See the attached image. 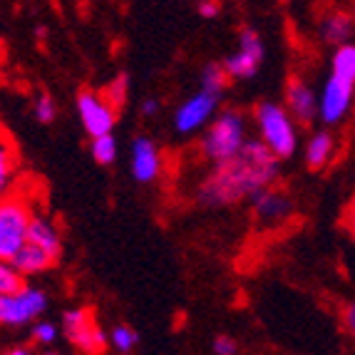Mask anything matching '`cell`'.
<instances>
[{"mask_svg":"<svg viewBox=\"0 0 355 355\" xmlns=\"http://www.w3.org/2000/svg\"><path fill=\"white\" fill-rule=\"evenodd\" d=\"M92 157L100 164H112L114 162V157H117V142H114V137L110 132L100 137H92Z\"/></svg>","mask_w":355,"mask_h":355,"instance_id":"18","label":"cell"},{"mask_svg":"<svg viewBox=\"0 0 355 355\" xmlns=\"http://www.w3.org/2000/svg\"><path fill=\"white\" fill-rule=\"evenodd\" d=\"M254 199H256V211H259L261 219H281L291 209V202L284 194H279V191L261 189Z\"/></svg>","mask_w":355,"mask_h":355,"instance_id":"15","label":"cell"},{"mask_svg":"<svg viewBox=\"0 0 355 355\" xmlns=\"http://www.w3.org/2000/svg\"><path fill=\"white\" fill-rule=\"evenodd\" d=\"M199 10H202L204 18H211V15H216V12H219V6H216L214 0H207V3H202V8H199Z\"/></svg>","mask_w":355,"mask_h":355,"instance_id":"29","label":"cell"},{"mask_svg":"<svg viewBox=\"0 0 355 355\" xmlns=\"http://www.w3.org/2000/svg\"><path fill=\"white\" fill-rule=\"evenodd\" d=\"M28 241L37 243L42 246L45 251L58 259L60 256V236H58V229L53 224H48L45 219H33L30 221V229H28Z\"/></svg>","mask_w":355,"mask_h":355,"instance_id":"14","label":"cell"},{"mask_svg":"<svg viewBox=\"0 0 355 355\" xmlns=\"http://www.w3.org/2000/svg\"><path fill=\"white\" fill-rule=\"evenodd\" d=\"M256 119H259L263 142L271 147V152L276 154L279 159L291 157L293 149H296V132H293L288 114H286L279 105L263 102V105H259V110H256Z\"/></svg>","mask_w":355,"mask_h":355,"instance_id":"2","label":"cell"},{"mask_svg":"<svg viewBox=\"0 0 355 355\" xmlns=\"http://www.w3.org/2000/svg\"><path fill=\"white\" fill-rule=\"evenodd\" d=\"M55 261L58 259H55L50 251H45L42 246H37V243H33V241H25L18 254L12 256L8 263H12L20 273H40L53 266Z\"/></svg>","mask_w":355,"mask_h":355,"instance_id":"13","label":"cell"},{"mask_svg":"<svg viewBox=\"0 0 355 355\" xmlns=\"http://www.w3.org/2000/svg\"><path fill=\"white\" fill-rule=\"evenodd\" d=\"M30 221L33 216L20 202H3L0 207V259L6 263L28 241Z\"/></svg>","mask_w":355,"mask_h":355,"instance_id":"4","label":"cell"},{"mask_svg":"<svg viewBox=\"0 0 355 355\" xmlns=\"http://www.w3.org/2000/svg\"><path fill=\"white\" fill-rule=\"evenodd\" d=\"M214 353L234 355V353H236V343H234L231 338H216V340H214Z\"/></svg>","mask_w":355,"mask_h":355,"instance_id":"26","label":"cell"},{"mask_svg":"<svg viewBox=\"0 0 355 355\" xmlns=\"http://www.w3.org/2000/svg\"><path fill=\"white\" fill-rule=\"evenodd\" d=\"M243 147V117L239 112H224L204 139V154L211 162H224Z\"/></svg>","mask_w":355,"mask_h":355,"instance_id":"3","label":"cell"},{"mask_svg":"<svg viewBox=\"0 0 355 355\" xmlns=\"http://www.w3.org/2000/svg\"><path fill=\"white\" fill-rule=\"evenodd\" d=\"M65 336L75 348L83 353H105L107 338L97 328L92 311H67L65 313Z\"/></svg>","mask_w":355,"mask_h":355,"instance_id":"5","label":"cell"},{"mask_svg":"<svg viewBox=\"0 0 355 355\" xmlns=\"http://www.w3.org/2000/svg\"><path fill=\"white\" fill-rule=\"evenodd\" d=\"M216 97L219 95H214V92L204 89V92H199V95L191 97L187 105L179 107L177 130L179 132H191V130H196V127H202L209 119V114L214 112V107H216Z\"/></svg>","mask_w":355,"mask_h":355,"instance_id":"10","label":"cell"},{"mask_svg":"<svg viewBox=\"0 0 355 355\" xmlns=\"http://www.w3.org/2000/svg\"><path fill=\"white\" fill-rule=\"evenodd\" d=\"M279 157L266 142H243L234 157L216 162V169L204 179L199 202L204 207H229L246 196H256L279 174Z\"/></svg>","mask_w":355,"mask_h":355,"instance_id":"1","label":"cell"},{"mask_svg":"<svg viewBox=\"0 0 355 355\" xmlns=\"http://www.w3.org/2000/svg\"><path fill=\"white\" fill-rule=\"evenodd\" d=\"M345 226H348L350 236L355 239V202L350 204V209H348V216H345Z\"/></svg>","mask_w":355,"mask_h":355,"instance_id":"30","label":"cell"},{"mask_svg":"<svg viewBox=\"0 0 355 355\" xmlns=\"http://www.w3.org/2000/svg\"><path fill=\"white\" fill-rule=\"evenodd\" d=\"M331 152H333V137L328 132H320L311 139L308 144V152H306V164L308 169H320V166H326L328 159H331Z\"/></svg>","mask_w":355,"mask_h":355,"instance_id":"16","label":"cell"},{"mask_svg":"<svg viewBox=\"0 0 355 355\" xmlns=\"http://www.w3.org/2000/svg\"><path fill=\"white\" fill-rule=\"evenodd\" d=\"M331 75L343 77L355 83V45H340L338 53L333 55V72Z\"/></svg>","mask_w":355,"mask_h":355,"instance_id":"17","label":"cell"},{"mask_svg":"<svg viewBox=\"0 0 355 355\" xmlns=\"http://www.w3.org/2000/svg\"><path fill=\"white\" fill-rule=\"evenodd\" d=\"M55 336H58V331H55V326H50V323H40V326H35V331H33V340L35 343H55Z\"/></svg>","mask_w":355,"mask_h":355,"instance_id":"25","label":"cell"},{"mask_svg":"<svg viewBox=\"0 0 355 355\" xmlns=\"http://www.w3.org/2000/svg\"><path fill=\"white\" fill-rule=\"evenodd\" d=\"M286 105H288L291 114H293L301 125H308L315 114L313 92H311V87H308L303 80H298V77H291L288 85H286Z\"/></svg>","mask_w":355,"mask_h":355,"instance_id":"11","label":"cell"},{"mask_svg":"<svg viewBox=\"0 0 355 355\" xmlns=\"http://www.w3.org/2000/svg\"><path fill=\"white\" fill-rule=\"evenodd\" d=\"M159 152L149 139L139 137L132 147V174L137 182H152L159 174Z\"/></svg>","mask_w":355,"mask_h":355,"instance_id":"12","label":"cell"},{"mask_svg":"<svg viewBox=\"0 0 355 355\" xmlns=\"http://www.w3.org/2000/svg\"><path fill=\"white\" fill-rule=\"evenodd\" d=\"M323 33H326V40L343 42L345 37H348V33H350V18H348V15H340V12H336V15H331V18L326 20V25H323Z\"/></svg>","mask_w":355,"mask_h":355,"instance_id":"20","label":"cell"},{"mask_svg":"<svg viewBox=\"0 0 355 355\" xmlns=\"http://www.w3.org/2000/svg\"><path fill=\"white\" fill-rule=\"evenodd\" d=\"M353 92H355V83L343 80V77L338 75H331L326 89H323V102H320V114H323V119H326L328 125H336L338 119L348 112Z\"/></svg>","mask_w":355,"mask_h":355,"instance_id":"9","label":"cell"},{"mask_svg":"<svg viewBox=\"0 0 355 355\" xmlns=\"http://www.w3.org/2000/svg\"><path fill=\"white\" fill-rule=\"evenodd\" d=\"M0 182H3V187H8V177H10V157H8V144H3V154H0Z\"/></svg>","mask_w":355,"mask_h":355,"instance_id":"27","label":"cell"},{"mask_svg":"<svg viewBox=\"0 0 355 355\" xmlns=\"http://www.w3.org/2000/svg\"><path fill=\"white\" fill-rule=\"evenodd\" d=\"M229 80H231V75H229V70H226V67L209 65L207 70H204L202 85H204V89H209V92H214V95H219L221 89L229 85Z\"/></svg>","mask_w":355,"mask_h":355,"instance_id":"19","label":"cell"},{"mask_svg":"<svg viewBox=\"0 0 355 355\" xmlns=\"http://www.w3.org/2000/svg\"><path fill=\"white\" fill-rule=\"evenodd\" d=\"M152 112H157V102L147 100L144 102V114H152Z\"/></svg>","mask_w":355,"mask_h":355,"instance_id":"31","label":"cell"},{"mask_svg":"<svg viewBox=\"0 0 355 355\" xmlns=\"http://www.w3.org/2000/svg\"><path fill=\"white\" fill-rule=\"evenodd\" d=\"M112 345L117 350H132L137 345V333L132 331V328H127V326H119V328H114L112 331Z\"/></svg>","mask_w":355,"mask_h":355,"instance_id":"22","label":"cell"},{"mask_svg":"<svg viewBox=\"0 0 355 355\" xmlns=\"http://www.w3.org/2000/svg\"><path fill=\"white\" fill-rule=\"evenodd\" d=\"M45 303H48V298L42 291L23 288L18 293H10V296L0 293V320L6 326H23L45 311Z\"/></svg>","mask_w":355,"mask_h":355,"instance_id":"6","label":"cell"},{"mask_svg":"<svg viewBox=\"0 0 355 355\" xmlns=\"http://www.w3.org/2000/svg\"><path fill=\"white\" fill-rule=\"evenodd\" d=\"M77 107H80V117L87 130L89 137H100L112 132L117 110L105 95H95V92H80L77 97Z\"/></svg>","mask_w":355,"mask_h":355,"instance_id":"7","label":"cell"},{"mask_svg":"<svg viewBox=\"0 0 355 355\" xmlns=\"http://www.w3.org/2000/svg\"><path fill=\"white\" fill-rule=\"evenodd\" d=\"M35 117L40 119L42 125H48V122H53V119H55V105H53V100H50L48 95H42L40 100H37Z\"/></svg>","mask_w":355,"mask_h":355,"instance_id":"24","label":"cell"},{"mask_svg":"<svg viewBox=\"0 0 355 355\" xmlns=\"http://www.w3.org/2000/svg\"><path fill=\"white\" fill-rule=\"evenodd\" d=\"M25 288V281H23V273L18 271L15 266H3L0 268V293H18V291Z\"/></svg>","mask_w":355,"mask_h":355,"instance_id":"21","label":"cell"},{"mask_svg":"<svg viewBox=\"0 0 355 355\" xmlns=\"http://www.w3.org/2000/svg\"><path fill=\"white\" fill-rule=\"evenodd\" d=\"M127 77L122 75V77H117V83H112V87L107 89L105 92V97L110 102H112V107L114 110H119V105H122V102H125V89H127Z\"/></svg>","mask_w":355,"mask_h":355,"instance_id":"23","label":"cell"},{"mask_svg":"<svg viewBox=\"0 0 355 355\" xmlns=\"http://www.w3.org/2000/svg\"><path fill=\"white\" fill-rule=\"evenodd\" d=\"M343 320H345V328H348V333L355 338V303H350V306L345 308Z\"/></svg>","mask_w":355,"mask_h":355,"instance_id":"28","label":"cell"},{"mask_svg":"<svg viewBox=\"0 0 355 355\" xmlns=\"http://www.w3.org/2000/svg\"><path fill=\"white\" fill-rule=\"evenodd\" d=\"M261 60H263V45L261 37L254 30H243L241 33V50L226 60V70L231 77H254L259 72Z\"/></svg>","mask_w":355,"mask_h":355,"instance_id":"8","label":"cell"}]
</instances>
